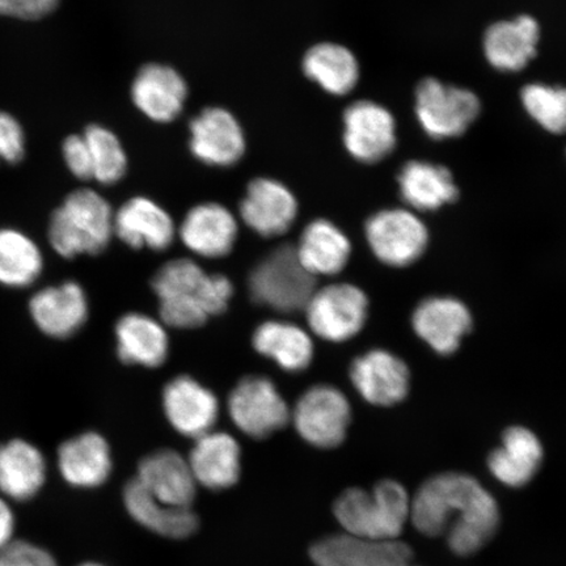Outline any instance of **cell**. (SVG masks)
Here are the masks:
<instances>
[{
    "instance_id": "28",
    "label": "cell",
    "mask_w": 566,
    "mask_h": 566,
    "mask_svg": "<svg viewBox=\"0 0 566 566\" xmlns=\"http://www.w3.org/2000/svg\"><path fill=\"white\" fill-rule=\"evenodd\" d=\"M544 459L543 444L533 431L523 427L505 430L500 448L488 458L492 475L509 488L531 483Z\"/></svg>"
},
{
    "instance_id": "8",
    "label": "cell",
    "mask_w": 566,
    "mask_h": 566,
    "mask_svg": "<svg viewBox=\"0 0 566 566\" xmlns=\"http://www.w3.org/2000/svg\"><path fill=\"white\" fill-rule=\"evenodd\" d=\"M365 232L374 256L394 268L415 264L429 244L427 226L407 209L375 212L367 219Z\"/></svg>"
},
{
    "instance_id": "38",
    "label": "cell",
    "mask_w": 566,
    "mask_h": 566,
    "mask_svg": "<svg viewBox=\"0 0 566 566\" xmlns=\"http://www.w3.org/2000/svg\"><path fill=\"white\" fill-rule=\"evenodd\" d=\"M25 155L23 126L10 113L0 111V161L18 165Z\"/></svg>"
},
{
    "instance_id": "20",
    "label": "cell",
    "mask_w": 566,
    "mask_h": 566,
    "mask_svg": "<svg viewBox=\"0 0 566 566\" xmlns=\"http://www.w3.org/2000/svg\"><path fill=\"white\" fill-rule=\"evenodd\" d=\"M412 325L416 335L431 349L441 356H450L470 334L473 321L463 302L451 296H433L416 307Z\"/></svg>"
},
{
    "instance_id": "13",
    "label": "cell",
    "mask_w": 566,
    "mask_h": 566,
    "mask_svg": "<svg viewBox=\"0 0 566 566\" xmlns=\"http://www.w3.org/2000/svg\"><path fill=\"white\" fill-rule=\"evenodd\" d=\"M350 380L356 391L373 406L391 407L407 398L410 373L391 352L374 349L353 360Z\"/></svg>"
},
{
    "instance_id": "41",
    "label": "cell",
    "mask_w": 566,
    "mask_h": 566,
    "mask_svg": "<svg viewBox=\"0 0 566 566\" xmlns=\"http://www.w3.org/2000/svg\"><path fill=\"white\" fill-rule=\"evenodd\" d=\"M17 520L12 507L2 495H0V549L10 544L15 535Z\"/></svg>"
},
{
    "instance_id": "24",
    "label": "cell",
    "mask_w": 566,
    "mask_h": 566,
    "mask_svg": "<svg viewBox=\"0 0 566 566\" xmlns=\"http://www.w3.org/2000/svg\"><path fill=\"white\" fill-rule=\"evenodd\" d=\"M48 479V462L38 446L13 438L0 443V494L28 502L38 497Z\"/></svg>"
},
{
    "instance_id": "32",
    "label": "cell",
    "mask_w": 566,
    "mask_h": 566,
    "mask_svg": "<svg viewBox=\"0 0 566 566\" xmlns=\"http://www.w3.org/2000/svg\"><path fill=\"white\" fill-rule=\"evenodd\" d=\"M296 254L304 268L315 275H336L348 265L350 240L327 219H316L303 230Z\"/></svg>"
},
{
    "instance_id": "18",
    "label": "cell",
    "mask_w": 566,
    "mask_h": 566,
    "mask_svg": "<svg viewBox=\"0 0 566 566\" xmlns=\"http://www.w3.org/2000/svg\"><path fill=\"white\" fill-rule=\"evenodd\" d=\"M298 216V202L286 186L266 177L250 182L240 202V217L260 237L283 235Z\"/></svg>"
},
{
    "instance_id": "19",
    "label": "cell",
    "mask_w": 566,
    "mask_h": 566,
    "mask_svg": "<svg viewBox=\"0 0 566 566\" xmlns=\"http://www.w3.org/2000/svg\"><path fill=\"white\" fill-rule=\"evenodd\" d=\"M188 97L186 80L179 71L148 63L132 84V101L154 123L168 124L181 115Z\"/></svg>"
},
{
    "instance_id": "1",
    "label": "cell",
    "mask_w": 566,
    "mask_h": 566,
    "mask_svg": "<svg viewBox=\"0 0 566 566\" xmlns=\"http://www.w3.org/2000/svg\"><path fill=\"white\" fill-rule=\"evenodd\" d=\"M410 521L419 533L446 535L458 556H472L490 543L500 527L493 495L465 473L446 472L424 481L410 500Z\"/></svg>"
},
{
    "instance_id": "27",
    "label": "cell",
    "mask_w": 566,
    "mask_h": 566,
    "mask_svg": "<svg viewBox=\"0 0 566 566\" xmlns=\"http://www.w3.org/2000/svg\"><path fill=\"white\" fill-rule=\"evenodd\" d=\"M117 357L124 365L158 369L169 354V337L165 324L140 313L119 317L116 327Z\"/></svg>"
},
{
    "instance_id": "33",
    "label": "cell",
    "mask_w": 566,
    "mask_h": 566,
    "mask_svg": "<svg viewBox=\"0 0 566 566\" xmlns=\"http://www.w3.org/2000/svg\"><path fill=\"white\" fill-rule=\"evenodd\" d=\"M303 71L331 95L344 96L356 88L359 81V63L348 48L322 42L304 55Z\"/></svg>"
},
{
    "instance_id": "11",
    "label": "cell",
    "mask_w": 566,
    "mask_h": 566,
    "mask_svg": "<svg viewBox=\"0 0 566 566\" xmlns=\"http://www.w3.org/2000/svg\"><path fill=\"white\" fill-rule=\"evenodd\" d=\"M28 310L35 328L54 339L73 337L86 325L90 302L80 282L63 281L32 295Z\"/></svg>"
},
{
    "instance_id": "31",
    "label": "cell",
    "mask_w": 566,
    "mask_h": 566,
    "mask_svg": "<svg viewBox=\"0 0 566 566\" xmlns=\"http://www.w3.org/2000/svg\"><path fill=\"white\" fill-rule=\"evenodd\" d=\"M252 345L261 356L274 360L283 371L302 373L314 359L313 339L298 325L269 321L253 332Z\"/></svg>"
},
{
    "instance_id": "21",
    "label": "cell",
    "mask_w": 566,
    "mask_h": 566,
    "mask_svg": "<svg viewBox=\"0 0 566 566\" xmlns=\"http://www.w3.org/2000/svg\"><path fill=\"white\" fill-rule=\"evenodd\" d=\"M115 235L133 250L166 251L176 235L171 216L147 197H133L115 212Z\"/></svg>"
},
{
    "instance_id": "39",
    "label": "cell",
    "mask_w": 566,
    "mask_h": 566,
    "mask_svg": "<svg viewBox=\"0 0 566 566\" xmlns=\"http://www.w3.org/2000/svg\"><path fill=\"white\" fill-rule=\"evenodd\" d=\"M63 159L69 171L82 181L94 180V165L83 134L69 136L62 145Z\"/></svg>"
},
{
    "instance_id": "42",
    "label": "cell",
    "mask_w": 566,
    "mask_h": 566,
    "mask_svg": "<svg viewBox=\"0 0 566 566\" xmlns=\"http://www.w3.org/2000/svg\"><path fill=\"white\" fill-rule=\"evenodd\" d=\"M77 566H105V565L91 562V563H83V564L77 565Z\"/></svg>"
},
{
    "instance_id": "16",
    "label": "cell",
    "mask_w": 566,
    "mask_h": 566,
    "mask_svg": "<svg viewBox=\"0 0 566 566\" xmlns=\"http://www.w3.org/2000/svg\"><path fill=\"white\" fill-rule=\"evenodd\" d=\"M190 151L205 165L233 166L245 153L243 127L231 112L207 108L190 123Z\"/></svg>"
},
{
    "instance_id": "4",
    "label": "cell",
    "mask_w": 566,
    "mask_h": 566,
    "mask_svg": "<svg viewBox=\"0 0 566 566\" xmlns=\"http://www.w3.org/2000/svg\"><path fill=\"white\" fill-rule=\"evenodd\" d=\"M410 500L398 481L384 480L371 492L346 490L338 495L334 513L345 534L365 541H399L410 518Z\"/></svg>"
},
{
    "instance_id": "40",
    "label": "cell",
    "mask_w": 566,
    "mask_h": 566,
    "mask_svg": "<svg viewBox=\"0 0 566 566\" xmlns=\"http://www.w3.org/2000/svg\"><path fill=\"white\" fill-rule=\"evenodd\" d=\"M60 0H0V17L39 20L51 15Z\"/></svg>"
},
{
    "instance_id": "3",
    "label": "cell",
    "mask_w": 566,
    "mask_h": 566,
    "mask_svg": "<svg viewBox=\"0 0 566 566\" xmlns=\"http://www.w3.org/2000/svg\"><path fill=\"white\" fill-rule=\"evenodd\" d=\"M115 235V211L105 198L88 188L71 192L53 211L48 238L63 259L97 256Z\"/></svg>"
},
{
    "instance_id": "37",
    "label": "cell",
    "mask_w": 566,
    "mask_h": 566,
    "mask_svg": "<svg viewBox=\"0 0 566 566\" xmlns=\"http://www.w3.org/2000/svg\"><path fill=\"white\" fill-rule=\"evenodd\" d=\"M0 566H60L51 552L27 541H12L0 549Z\"/></svg>"
},
{
    "instance_id": "7",
    "label": "cell",
    "mask_w": 566,
    "mask_h": 566,
    "mask_svg": "<svg viewBox=\"0 0 566 566\" xmlns=\"http://www.w3.org/2000/svg\"><path fill=\"white\" fill-rule=\"evenodd\" d=\"M311 331L331 343L348 342L365 327L369 300L352 283H334L316 290L306 308Z\"/></svg>"
},
{
    "instance_id": "36",
    "label": "cell",
    "mask_w": 566,
    "mask_h": 566,
    "mask_svg": "<svg viewBox=\"0 0 566 566\" xmlns=\"http://www.w3.org/2000/svg\"><path fill=\"white\" fill-rule=\"evenodd\" d=\"M521 97L528 115L544 129L554 134L566 132V88L528 84Z\"/></svg>"
},
{
    "instance_id": "5",
    "label": "cell",
    "mask_w": 566,
    "mask_h": 566,
    "mask_svg": "<svg viewBox=\"0 0 566 566\" xmlns=\"http://www.w3.org/2000/svg\"><path fill=\"white\" fill-rule=\"evenodd\" d=\"M315 275L303 266L295 247L281 245L252 269L248 289L261 306L294 313L306 308L316 292Z\"/></svg>"
},
{
    "instance_id": "29",
    "label": "cell",
    "mask_w": 566,
    "mask_h": 566,
    "mask_svg": "<svg viewBox=\"0 0 566 566\" xmlns=\"http://www.w3.org/2000/svg\"><path fill=\"white\" fill-rule=\"evenodd\" d=\"M541 28L534 18L522 15L511 21H499L488 28L484 53L494 69L515 73L535 59Z\"/></svg>"
},
{
    "instance_id": "9",
    "label": "cell",
    "mask_w": 566,
    "mask_h": 566,
    "mask_svg": "<svg viewBox=\"0 0 566 566\" xmlns=\"http://www.w3.org/2000/svg\"><path fill=\"white\" fill-rule=\"evenodd\" d=\"M352 421L348 398L337 387L317 385L304 392L294 408L296 431L317 449H335L345 440Z\"/></svg>"
},
{
    "instance_id": "26",
    "label": "cell",
    "mask_w": 566,
    "mask_h": 566,
    "mask_svg": "<svg viewBox=\"0 0 566 566\" xmlns=\"http://www.w3.org/2000/svg\"><path fill=\"white\" fill-rule=\"evenodd\" d=\"M188 462L197 484L210 491L230 490L242 473V450L232 436L210 431L197 438Z\"/></svg>"
},
{
    "instance_id": "35",
    "label": "cell",
    "mask_w": 566,
    "mask_h": 566,
    "mask_svg": "<svg viewBox=\"0 0 566 566\" xmlns=\"http://www.w3.org/2000/svg\"><path fill=\"white\" fill-rule=\"evenodd\" d=\"M83 136L94 165V180L104 187L122 181L127 171V155L116 134L102 125L92 124Z\"/></svg>"
},
{
    "instance_id": "17",
    "label": "cell",
    "mask_w": 566,
    "mask_h": 566,
    "mask_svg": "<svg viewBox=\"0 0 566 566\" xmlns=\"http://www.w3.org/2000/svg\"><path fill=\"white\" fill-rule=\"evenodd\" d=\"M310 557L316 566H417L406 543L365 541L348 534L316 542Z\"/></svg>"
},
{
    "instance_id": "12",
    "label": "cell",
    "mask_w": 566,
    "mask_h": 566,
    "mask_svg": "<svg viewBox=\"0 0 566 566\" xmlns=\"http://www.w3.org/2000/svg\"><path fill=\"white\" fill-rule=\"evenodd\" d=\"M396 122L384 105L369 101L350 104L344 113V145L366 165L384 160L396 147Z\"/></svg>"
},
{
    "instance_id": "15",
    "label": "cell",
    "mask_w": 566,
    "mask_h": 566,
    "mask_svg": "<svg viewBox=\"0 0 566 566\" xmlns=\"http://www.w3.org/2000/svg\"><path fill=\"white\" fill-rule=\"evenodd\" d=\"M56 469L74 490L91 491L108 483L113 472L112 449L97 431L69 438L56 451Z\"/></svg>"
},
{
    "instance_id": "30",
    "label": "cell",
    "mask_w": 566,
    "mask_h": 566,
    "mask_svg": "<svg viewBox=\"0 0 566 566\" xmlns=\"http://www.w3.org/2000/svg\"><path fill=\"white\" fill-rule=\"evenodd\" d=\"M398 182L402 201L417 211H434L458 200L459 190L449 169L428 161H408Z\"/></svg>"
},
{
    "instance_id": "10",
    "label": "cell",
    "mask_w": 566,
    "mask_h": 566,
    "mask_svg": "<svg viewBox=\"0 0 566 566\" xmlns=\"http://www.w3.org/2000/svg\"><path fill=\"white\" fill-rule=\"evenodd\" d=\"M228 409L233 423L256 440L286 427L290 408L271 379L250 375L239 380L229 396Z\"/></svg>"
},
{
    "instance_id": "2",
    "label": "cell",
    "mask_w": 566,
    "mask_h": 566,
    "mask_svg": "<svg viewBox=\"0 0 566 566\" xmlns=\"http://www.w3.org/2000/svg\"><path fill=\"white\" fill-rule=\"evenodd\" d=\"M163 324L176 329L202 327L211 316L222 315L233 295L232 282L222 274H208L189 259L168 261L151 281Z\"/></svg>"
},
{
    "instance_id": "25",
    "label": "cell",
    "mask_w": 566,
    "mask_h": 566,
    "mask_svg": "<svg viewBox=\"0 0 566 566\" xmlns=\"http://www.w3.org/2000/svg\"><path fill=\"white\" fill-rule=\"evenodd\" d=\"M123 501L134 522L167 539H187L200 527V520L192 509L163 504L136 478L125 484Z\"/></svg>"
},
{
    "instance_id": "14",
    "label": "cell",
    "mask_w": 566,
    "mask_h": 566,
    "mask_svg": "<svg viewBox=\"0 0 566 566\" xmlns=\"http://www.w3.org/2000/svg\"><path fill=\"white\" fill-rule=\"evenodd\" d=\"M161 405L177 433L195 440L210 433L218 420L217 396L188 375L168 381L163 389Z\"/></svg>"
},
{
    "instance_id": "22",
    "label": "cell",
    "mask_w": 566,
    "mask_h": 566,
    "mask_svg": "<svg viewBox=\"0 0 566 566\" xmlns=\"http://www.w3.org/2000/svg\"><path fill=\"white\" fill-rule=\"evenodd\" d=\"M136 479L163 504L192 509L197 481L188 459L175 450H158L140 460Z\"/></svg>"
},
{
    "instance_id": "23",
    "label": "cell",
    "mask_w": 566,
    "mask_h": 566,
    "mask_svg": "<svg viewBox=\"0 0 566 566\" xmlns=\"http://www.w3.org/2000/svg\"><path fill=\"white\" fill-rule=\"evenodd\" d=\"M238 231L237 219L228 208L207 202L187 212L180 226V238L198 256L221 259L231 253Z\"/></svg>"
},
{
    "instance_id": "34",
    "label": "cell",
    "mask_w": 566,
    "mask_h": 566,
    "mask_svg": "<svg viewBox=\"0 0 566 566\" xmlns=\"http://www.w3.org/2000/svg\"><path fill=\"white\" fill-rule=\"evenodd\" d=\"M44 254L34 240L17 229H0V285L25 289L44 272Z\"/></svg>"
},
{
    "instance_id": "6",
    "label": "cell",
    "mask_w": 566,
    "mask_h": 566,
    "mask_svg": "<svg viewBox=\"0 0 566 566\" xmlns=\"http://www.w3.org/2000/svg\"><path fill=\"white\" fill-rule=\"evenodd\" d=\"M481 111L472 91L448 86L428 77L416 90V116L430 138L462 136L475 123Z\"/></svg>"
}]
</instances>
